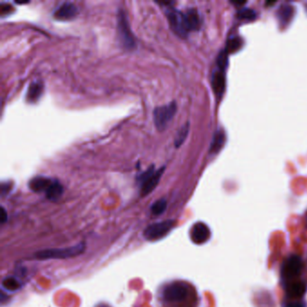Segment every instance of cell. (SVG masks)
Masks as SVG:
<instances>
[{"label":"cell","mask_w":307,"mask_h":307,"mask_svg":"<svg viewBox=\"0 0 307 307\" xmlns=\"http://www.w3.org/2000/svg\"><path fill=\"white\" fill-rule=\"evenodd\" d=\"M195 296L196 293L192 287L182 281H175L168 284L161 292V299L168 307H177L187 304Z\"/></svg>","instance_id":"obj_1"},{"label":"cell","mask_w":307,"mask_h":307,"mask_svg":"<svg viewBox=\"0 0 307 307\" xmlns=\"http://www.w3.org/2000/svg\"><path fill=\"white\" fill-rule=\"evenodd\" d=\"M86 249L85 243H79V244L64 248V249H51V250H41L34 255V258L41 260L45 259H68L72 257H77L78 255L81 254Z\"/></svg>","instance_id":"obj_2"},{"label":"cell","mask_w":307,"mask_h":307,"mask_svg":"<svg viewBox=\"0 0 307 307\" xmlns=\"http://www.w3.org/2000/svg\"><path fill=\"white\" fill-rule=\"evenodd\" d=\"M165 167L158 168L155 170L154 167H151L145 172L143 173L138 177V181L141 184V195L145 197L149 195L150 193L154 191V188L157 187L159 179L161 178L164 172Z\"/></svg>","instance_id":"obj_3"},{"label":"cell","mask_w":307,"mask_h":307,"mask_svg":"<svg viewBox=\"0 0 307 307\" xmlns=\"http://www.w3.org/2000/svg\"><path fill=\"white\" fill-rule=\"evenodd\" d=\"M177 112V104L171 102L165 106H158L154 111V125L158 131H163L168 126Z\"/></svg>","instance_id":"obj_4"},{"label":"cell","mask_w":307,"mask_h":307,"mask_svg":"<svg viewBox=\"0 0 307 307\" xmlns=\"http://www.w3.org/2000/svg\"><path fill=\"white\" fill-rule=\"evenodd\" d=\"M118 23H117V33L122 45L126 49L135 48V39L130 28L127 16L124 10H120L118 13Z\"/></svg>","instance_id":"obj_5"},{"label":"cell","mask_w":307,"mask_h":307,"mask_svg":"<svg viewBox=\"0 0 307 307\" xmlns=\"http://www.w3.org/2000/svg\"><path fill=\"white\" fill-rule=\"evenodd\" d=\"M166 16L173 32L178 34L179 37H186L189 31L187 28L185 13L175 8H168L166 12Z\"/></svg>","instance_id":"obj_6"},{"label":"cell","mask_w":307,"mask_h":307,"mask_svg":"<svg viewBox=\"0 0 307 307\" xmlns=\"http://www.w3.org/2000/svg\"><path fill=\"white\" fill-rule=\"evenodd\" d=\"M175 226V222L172 220L160 222L153 224L146 228L144 230V237L148 240H159L167 235L170 230H172Z\"/></svg>","instance_id":"obj_7"},{"label":"cell","mask_w":307,"mask_h":307,"mask_svg":"<svg viewBox=\"0 0 307 307\" xmlns=\"http://www.w3.org/2000/svg\"><path fill=\"white\" fill-rule=\"evenodd\" d=\"M303 269V261L298 256H291L285 262L282 267V276L287 281L293 280L300 275Z\"/></svg>","instance_id":"obj_8"},{"label":"cell","mask_w":307,"mask_h":307,"mask_svg":"<svg viewBox=\"0 0 307 307\" xmlns=\"http://www.w3.org/2000/svg\"><path fill=\"white\" fill-rule=\"evenodd\" d=\"M211 231L204 223H197L190 230V238L194 243L203 244L210 239Z\"/></svg>","instance_id":"obj_9"},{"label":"cell","mask_w":307,"mask_h":307,"mask_svg":"<svg viewBox=\"0 0 307 307\" xmlns=\"http://www.w3.org/2000/svg\"><path fill=\"white\" fill-rule=\"evenodd\" d=\"M77 14V6L71 2H65L55 10L53 16L60 21H68L76 17Z\"/></svg>","instance_id":"obj_10"},{"label":"cell","mask_w":307,"mask_h":307,"mask_svg":"<svg viewBox=\"0 0 307 307\" xmlns=\"http://www.w3.org/2000/svg\"><path fill=\"white\" fill-rule=\"evenodd\" d=\"M285 290H286V294L288 298L297 299V298H302L303 296L306 294L307 286L301 280L293 279V280L286 282Z\"/></svg>","instance_id":"obj_11"},{"label":"cell","mask_w":307,"mask_h":307,"mask_svg":"<svg viewBox=\"0 0 307 307\" xmlns=\"http://www.w3.org/2000/svg\"><path fill=\"white\" fill-rule=\"evenodd\" d=\"M53 179L45 177H36L29 182V187L34 192H45Z\"/></svg>","instance_id":"obj_12"},{"label":"cell","mask_w":307,"mask_h":307,"mask_svg":"<svg viewBox=\"0 0 307 307\" xmlns=\"http://www.w3.org/2000/svg\"><path fill=\"white\" fill-rule=\"evenodd\" d=\"M63 187L58 180H53L45 191L46 197L51 201H57L63 196Z\"/></svg>","instance_id":"obj_13"},{"label":"cell","mask_w":307,"mask_h":307,"mask_svg":"<svg viewBox=\"0 0 307 307\" xmlns=\"http://www.w3.org/2000/svg\"><path fill=\"white\" fill-rule=\"evenodd\" d=\"M43 86L40 82H33L28 87L26 93V101L29 103H35L43 94Z\"/></svg>","instance_id":"obj_14"},{"label":"cell","mask_w":307,"mask_h":307,"mask_svg":"<svg viewBox=\"0 0 307 307\" xmlns=\"http://www.w3.org/2000/svg\"><path fill=\"white\" fill-rule=\"evenodd\" d=\"M188 31L198 30L200 27V18L196 9H188L185 13Z\"/></svg>","instance_id":"obj_15"},{"label":"cell","mask_w":307,"mask_h":307,"mask_svg":"<svg viewBox=\"0 0 307 307\" xmlns=\"http://www.w3.org/2000/svg\"><path fill=\"white\" fill-rule=\"evenodd\" d=\"M213 89L216 95H222L226 88V77L223 72H215L213 76Z\"/></svg>","instance_id":"obj_16"},{"label":"cell","mask_w":307,"mask_h":307,"mask_svg":"<svg viewBox=\"0 0 307 307\" xmlns=\"http://www.w3.org/2000/svg\"><path fill=\"white\" fill-rule=\"evenodd\" d=\"M225 141H226V136L225 134L219 131L217 132L215 136H214V139L212 142L211 147H210V152L212 154H216L219 152V150L222 149L223 145L225 144Z\"/></svg>","instance_id":"obj_17"},{"label":"cell","mask_w":307,"mask_h":307,"mask_svg":"<svg viewBox=\"0 0 307 307\" xmlns=\"http://www.w3.org/2000/svg\"><path fill=\"white\" fill-rule=\"evenodd\" d=\"M2 285H3V288H5V290L10 291V292H15L21 288V283L18 281V279H15L14 277L5 278L3 280Z\"/></svg>","instance_id":"obj_18"},{"label":"cell","mask_w":307,"mask_h":307,"mask_svg":"<svg viewBox=\"0 0 307 307\" xmlns=\"http://www.w3.org/2000/svg\"><path fill=\"white\" fill-rule=\"evenodd\" d=\"M189 132V124L187 123L185 125H183L180 129L178 130V134L175 138V145L176 147H179L182 145L185 140L187 139V135Z\"/></svg>","instance_id":"obj_19"},{"label":"cell","mask_w":307,"mask_h":307,"mask_svg":"<svg viewBox=\"0 0 307 307\" xmlns=\"http://www.w3.org/2000/svg\"><path fill=\"white\" fill-rule=\"evenodd\" d=\"M166 208H167V200L162 198L155 202L151 209L154 216H160L161 214H163Z\"/></svg>","instance_id":"obj_20"},{"label":"cell","mask_w":307,"mask_h":307,"mask_svg":"<svg viewBox=\"0 0 307 307\" xmlns=\"http://www.w3.org/2000/svg\"><path fill=\"white\" fill-rule=\"evenodd\" d=\"M292 15H293V8H292L291 6H288V5L282 6V7L280 8V10H279V19H280V21H281L283 24L288 23V22L290 21V19H291Z\"/></svg>","instance_id":"obj_21"},{"label":"cell","mask_w":307,"mask_h":307,"mask_svg":"<svg viewBox=\"0 0 307 307\" xmlns=\"http://www.w3.org/2000/svg\"><path fill=\"white\" fill-rule=\"evenodd\" d=\"M238 16L240 19L253 20L256 17V13L250 8H244L238 12Z\"/></svg>","instance_id":"obj_22"},{"label":"cell","mask_w":307,"mask_h":307,"mask_svg":"<svg viewBox=\"0 0 307 307\" xmlns=\"http://www.w3.org/2000/svg\"><path fill=\"white\" fill-rule=\"evenodd\" d=\"M241 45L240 40L239 38L230 39L228 42V46H227V53H233L236 52L237 50H239Z\"/></svg>","instance_id":"obj_23"},{"label":"cell","mask_w":307,"mask_h":307,"mask_svg":"<svg viewBox=\"0 0 307 307\" xmlns=\"http://www.w3.org/2000/svg\"><path fill=\"white\" fill-rule=\"evenodd\" d=\"M217 64L220 68L222 72L226 70L227 67V64H228V55L226 52H222L219 55V57L217 59Z\"/></svg>","instance_id":"obj_24"},{"label":"cell","mask_w":307,"mask_h":307,"mask_svg":"<svg viewBox=\"0 0 307 307\" xmlns=\"http://www.w3.org/2000/svg\"><path fill=\"white\" fill-rule=\"evenodd\" d=\"M13 11L12 5L9 4H5V3H1L0 5V14L3 16L5 14H8Z\"/></svg>","instance_id":"obj_25"},{"label":"cell","mask_w":307,"mask_h":307,"mask_svg":"<svg viewBox=\"0 0 307 307\" xmlns=\"http://www.w3.org/2000/svg\"><path fill=\"white\" fill-rule=\"evenodd\" d=\"M0 220H1V224H4L7 220V214L5 212V208L4 207H1V216H0Z\"/></svg>","instance_id":"obj_26"},{"label":"cell","mask_w":307,"mask_h":307,"mask_svg":"<svg viewBox=\"0 0 307 307\" xmlns=\"http://www.w3.org/2000/svg\"><path fill=\"white\" fill-rule=\"evenodd\" d=\"M285 307H303V305L301 304H299L298 302H291L288 303V304H286V306Z\"/></svg>","instance_id":"obj_27"},{"label":"cell","mask_w":307,"mask_h":307,"mask_svg":"<svg viewBox=\"0 0 307 307\" xmlns=\"http://www.w3.org/2000/svg\"><path fill=\"white\" fill-rule=\"evenodd\" d=\"M107 307V306H99V307Z\"/></svg>","instance_id":"obj_28"}]
</instances>
